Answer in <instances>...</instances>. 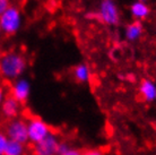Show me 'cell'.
Listing matches in <instances>:
<instances>
[{
	"label": "cell",
	"mask_w": 156,
	"mask_h": 155,
	"mask_svg": "<svg viewBox=\"0 0 156 155\" xmlns=\"http://www.w3.org/2000/svg\"><path fill=\"white\" fill-rule=\"evenodd\" d=\"M27 69V59L20 52L9 51L0 59V76L5 81H14L23 77Z\"/></svg>",
	"instance_id": "6da1fadb"
},
{
	"label": "cell",
	"mask_w": 156,
	"mask_h": 155,
	"mask_svg": "<svg viewBox=\"0 0 156 155\" xmlns=\"http://www.w3.org/2000/svg\"><path fill=\"white\" fill-rule=\"evenodd\" d=\"M23 25V14L20 9L15 5L9 7L0 15V27L2 33L6 35H15L18 33Z\"/></svg>",
	"instance_id": "7a4b0ae2"
},
{
	"label": "cell",
	"mask_w": 156,
	"mask_h": 155,
	"mask_svg": "<svg viewBox=\"0 0 156 155\" xmlns=\"http://www.w3.org/2000/svg\"><path fill=\"white\" fill-rule=\"evenodd\" d=\"M95 15L101 23L108 26H117L120 23V10L114 0H101Z\"/></svg>",
	"instance_id": "3957f363"
},
{
	"label": "cell",
	"mask_w": 156,
	"mask_h": 155,
	"mask_svg": "<svg viewBox=\"0 0 156 155\" xmlns=\"http://www.w3.org/2000/svg\"><path fill=\"white\" fill-rule=\"evenodd\" d=\"M51 127L48 122L40 117H33L27 120V134L28 142L31 144H36L44 139L51 134Z\"/></svg>",
	"instance_id": "277c9868"
},
{
	"label": "cell",
	"mask_w": 156,
	"mask_h": 155,
	"mask_svg": "<svg viewBox=\"0 0 156 155\" xmlns=\"http://www.w3.org/2000/svg\"><path fill=\"white\" fill-rule=\"evenodd\" d=\"M5 134L7 135L9 140H15L26 145V143H28L27 121L20 118L12 119L6 126Z\"/></svg>",
	"instance_id": "5b68a950"
},
{
	"label": "cell",
	"mask_w": 156,
	"mask_h": 155,
	"mask_svg": "<svg viewBox=\"0 0 156 155\" xmlns=\"http://www.w3.org/2000/svg\"><path fill=\"white\" fill-rule=\"evenodd\" d=\"M58 136L51 132L50 135L45 137L41 142L33 145L32 154L33 155H58V146H59Z\"/></svg>",
	"instance_id": "8992f818"
},
{
	"label": "cell",
	"mask_w": 156,
	"mask_h": 155,
	"mask_svg": "<svg viewBox=\"0 0 156 155\" xmlns=\"http://www.w3.org/2000/svg\"><path fill=\"white\" fill-rule=\"evenodd\" d=\"M31 83L27 78L20 77L12 81L9 88V93H10V96H12L20 103H25L31 95Z\"/></svg>",
	"instance_id": "52a82bcc"
},
{
	"label": "cell",
	"mask_w": 156,
	"mask_h": 155,
	"mask_svg": "<svg viewBox=\"0 0 156 155\" xmlns=\"http://www.w3.org/2000/svg\"><path fill=\"white\" fill-rule=\"evenodd\" d=\"M1 109V113L5 118L7 119H15L18 117L20 110H22V103L15 100L12 96H6V99L4 100V102L0 105Z\"/></svg>",
	"instance_id": "ba28073f"
},
{
	"label": "cell",
	"mask_w": 156,
	"mask_h": 155,
	"mask_svg": "<svg viewBox=\"0 0 156 155\" xmlns=\"http://www.w3.org/2000/svg\"><path fill=\"white\" fill-rule=\"evenodd\" d=\"M138 93L141 96V99L146 102H155L156 101V83L145 78L140 81L138 87Z\"/></svg>",
	"instance_id": "9c48e42d"
},
{
	"label": "cell",
	"mask_w": 156,
	"mask_h": 155,
	"mask_svg": "<svg viewBox=\"0 0 156 155\" xmlns=\"http://www.w3.org/2000/svg\"><path fill=\"white\" fill-rule=\"evenodd\" d=\"M144 33V27L141 22L133 20L131 23H129L125 28V38L129 42H136L141 38V35Z\"/></svg>",
	"instance_id": "30bf717a"
},
{
	"label": "cell",
	"mask_w": 156,
	"mask_h": 155,
	"mask_svg": "<svg viewBox=\"0 0 156 155\" xmlns=\"http://www.w3.org/2000/svg\"><path fill=\"white\" fill-rule=\"evenodd\" d=\"M129 10H130V15L133 16V20H138V22H141L143 20L147 18L151 13L147 2H141V1H137V0L130 5Z\"/></svg>",
	"instance_id": "8fae6325"
},
{
	"label": "cell",
	"mask_w": 156,
	"mask_h": 155,
	"mask_svg": "<svg viewBox=\"0 0 156 155\" xmlns=\"http://www.w3.org/2000/svg\"><path fill=\"white\" fill-rule=\"evenodd\" d=\"M73 75H74V78L76 79V81L78 83H88L90 79V76H92V73H90V68L87 63H78L77 66L75 67L74 70H73Z\"/></svg>",
	"instance_id": "7c38bea8"
},
{
	"label": "cell",
	"mask_w": 156,
	"mask_h": 155,
	"mask_svg": "<svg viewBox=\"0 0 156 155\" xmlns=\"http://www.w3.org/2000/svg\"><path fill=\"white\" fill-rule=\"evenodd\" d=\"M26 146L25 144L18 143L15 140H9L4 152V155H25Z\"/></svg>",
	"instance_id": "4fadbf2b"
},
{
	"label": "cell",
	"mask_w": 156,
	"mask_h": 155,
	"mask_svg": "<svg viewBox=\"0 0 156 155\" xmlns=\"http://www.w3.org/2000/svg\"><path fill=\"white\" fill-rule=\"evenodd\" d=\"M8 142H9V139H8L7 135L5 134V132H0V155H4Z\"/></svg>",
	"instance_id": "5bb4252c"
},
{
	"label": "cell",
	"mask_w": 156,
	"mask_h": 155,
	"mask_svg": "<svg viewBox=\"0 0 156 155\" xmlns=\"http://www.w3.org/2000/svg\"><path fill=\"white\" fill-rule=\"evenodd\" d=\"M83 155H105L104 151L101 148H87L85 151H83Z\"/></svg>",
	"instance_id": "9a60e30c"
},
{
	"label": "cell",
	"mask_w": 156,
	"mask_h": 155,
	"mask_svg": "<svg viewBox=\"0 0 156 155\" xmlns=\"http://www.w3.org/2000/svg\"><path fill=\"white\" fill-rule=\"evenodd\" d=\"M69 145L67 143H65V142H60L59 143V146H58V155H61L63 154L65 152H67L68 150H69Z\"/></svg>",
	"instance_id": "2e32d148"
},
{
	"label": "cell",
	"mask_w": 156,
	"mask_h": 155,
	"mask_svg": "<svg viewBox=\"0 0 156 155\" xmlns=\"http://www.w3.org/2000/svg\"><path fill=\"white\" fill-rule=\"evenodd\" d=\"M10 5H12V1H10V0H0V15H1Z\"/></svg>",
	"instance_id": "e0dca14e"
},
{
	"label": "cell",
	"mask_w": 156,
	"mask_h": 155,
	"mask_svg": "<svg viewBox=\"0 0 156 155\" xmlns=\"http://www.w3.org/2000/svg\"><path fill=\"white\" fill-rule=\"evenodd\" d=\"M61 155H83V152L79 151L78 148H75V147H69V150L67 152H65L63 154Z\"/></svg>",
	"instance_id": "ac0fdd59"
},
{
	"label": "cell",
	"mask_w": 156,
	"mask_h": 155,
	"mask_svg": "<svg viewBox=\"0 0 156 155\" xmlns=\"http://www.w3.org/2000/svg\"><path fill=\"white\" fill-rule=\"evenodd\" d=\"M6 99V91H5V87L2 85H0V105L4 102V100Z\"/></svg>",
	"instance_id": "d6986e66"
},
{
	"label": "cell",
	"mask_w": 156,
	"mask_h": 155,
	"mask_svg": "<svg viewBox=\"0 0 156 155\" xmlns=\"http://www.w3.org/2000/svg\"><path fill=\"white\" fill-rule=\"evenodd\" d=\"M4 34V33H2V30H1V27H0V38H1V35Z\"/></svg>",
	"instance_id": "ffe728a7"
},
{
	"label": "cell",
	"mask_w": 156,
	"mask_h": 155,
	"mask_svg": "<svg viewBox=\"0 0 156 155\" xmlns=\"http://www.w3.org/2000/svg\"><path fill=\"white\" fill-rule=\"evenodd\" d=\"M137 1H141V2H147V0H137Z\"/></svg>",
	"instance_id": "44dd1931"
},
{
	"label": "cell",
	"mask_w": 156,
	"mask_h": 155,
	"mask_svg": "<svg viewBox=\"0 0 156 155\" xmlns=\"http://www.w3.org/2000/svg\"><path fill=\"white\" fill-rule=\"evenodd\" d=\"M1 57H2V51H1V49H0V59H1Z\"/></svg>",
	"instance_id": "7402d4cb"
}]
</instances>
